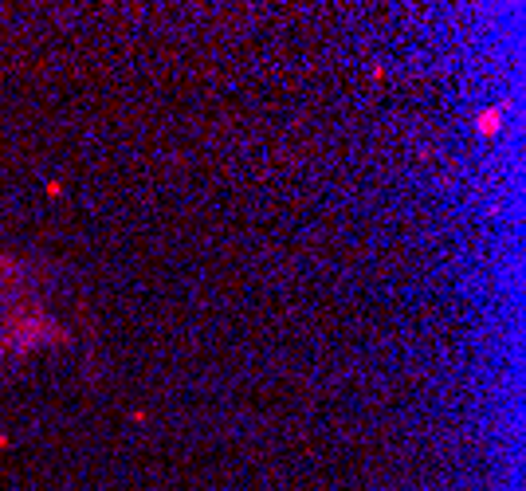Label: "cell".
<instances>
[{
  "instance_id": "3957f363",
  "label": "cell",
  "mask_w": 526,
  "mask_h": 491,
  "mask_svg": "<svg viewBox=\"0 0 526 491\" xmlns=\"http://www.w3.org/2000/svg\"><path fill=\"white\" fill-rule=\"evenodd\" d=\"M8 444H12V441H8V432H0V452L8 448Z\"/></svg>"
},
{
  "instance_id": "6da1fadb",
  "label": "cell",
  "mask_w": 526,
  "mask_h": 491,
  "mask_svg": "<svg viewBox=\"0 0 526 491\" xmlns=\"http://www.w3.org/2000/svg\"><path fill=\"white\" fill-rule=\"evenodd\" d=\"M503 122H506V106H503V102H495V106H483V111L476 114L479 138H495V134L503 130Z\"/></svg>"
},
{
  "instance_id": "7a4b0ae2",
  "label": "cell",
  "mask_w": 526,
  "mask_h": 491,
  "mask_svg": "<svg viewBox=\"0 0 526 491\" xmlns=\"http://www.w3.org/2000/svg\"><path fill=\"white\" fill-rule=\"evenodd\" d=\"M48 197H63V185H60V181H48Z\"/></svg>"
}]
</instances>
